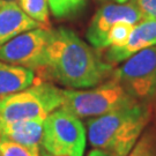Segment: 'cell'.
Here are the masks:
<instances>
[{
    "label": "cell",
    "mask_w": 156,
    "mask_h": 156,
    "mask_svg": "<svg viewBox=\"0 0 156 156\" xmlns=\"http://www.w3.org/2000/svg\"><path fill=\"white\" fill-rule=\"evenodd\" d=\"M44 72L62 86L82 89L103 82L111 74L112 65L102 60L74 31L58 28L52 30Z\"/></svg>",
    "instance_id": "cell-1"
},
{
    "label": "cell",
    "mask_w": 156,
    "mask_h": 156,
    "mask_svg": "<svg viewBox=\"0 0 156 156\" xmlns=\"http://www.w3.org/2000/svg\"><path fill=\"white\" fill-rule=\"evenodd\" d=\"M151 120L149 108L134 102L87 120L88 139L94 148L111 156H126Z\"/></svg>",
    "instance_id": "cell-2"
},
{
    "label": "cell",
    "mask_w": 156,
    "mask_h": 156,
    "mask_svg": "<svg viewBox=\"0 0 156 156\" xmlns=\"http://www.w3.org/2000/svg\"><path fill=\"white\" fill-rule=\"evenodd\" d=\"M62 91L60 108L80 119L98 117L136 102L115 79L90 89H62Z\"/></svg>",
    "instance_id": "cell-3"
},
{
    "label": "cell",
    "mask_w": 156,
    "mask_h": 156,
    "mask_svg": "<svg viewBox=\"0 0 156 156\" xmlns=\"http://www.w3.org/2000/svg\"><path fill=\"white\" fill-rule=\"evenodd\" d=\"M62 103V89L49 82H35L27 89L0 97V117L43 122Z\"/></svg>",
    "instance_id": "cell-4"
},
{
    "label": "cell",
    "mask_w": 156,
    "mask_h": 156,
    "mask_svg": "<svg viewBox=\"0 0 156 156\" xmlns=\"http://www.w3.org/2000/svg\"><path fill=\"white\" fill-rule=\"evenodd\" d=\"M87 133L80 118L59 108L43 120L42 142L53 156H83Z\"/></svg>",
    "instance_id": "cell-5"
},
{
    "label": "cell",
    "mask_w": 156,
    "mask_h": 156,
    "mask_svg": "<svg viewBox=\"0 0 156 156\" xmlns=\"http://www.w3.org/2000/svg\"><path fill=\"white\" fill-rule=\"evenodd\" d=\"M115 79L135 100L156 95V46L136 52L112 73Z\"/></svg>",
    "instance_id": "cell-6"
},
{
    "label": "cell",
    "mask_w": 156,
    "mask_h": 156,
    "mask_svg": "<svg viewBox=\"0 0 156 156\" xmlns=\"http://www.w3.org/2000/svg\"><path fill=\"white\" fill-rule=\"evenodd\" d=\"M52 30L38 27L17 35L0 46V60L41 71L48 64V46Z\"/></svg>",
    "instance_id": "cell-7"
},
{
    "label": "cell",
    "mask_w": 156,
    "mask_h": 156,
    "mask_svg": "<svg viewBox=\"0 0 156 156\" xmlns=\"http://www.w3.org/2000/svg\"><path fill=\"white\" fill-rule=\"evenodd\" d=\"M142 20V14L135 6L129 2L108 4L102 6L91 19L86 37L96 49H104L108 33L118 22L135 24Z\"/></svg>",
    "instance_id": "cell-8"
},
{
    "label": "cell",
    "mask_w": 156,
    "mask_h": 156,
    "mask_svg": "<svg viewBox=\"0 0 156 156\" xmlns=\"http://www.w3.org/2000/svg\"><path fill=\"white\" fill-rule=\"evenodd\" d=\"M156 45V20L142 19L134 24L127 42L122 46H110L105 62L110 65L125 62L136 52Z\"/></svg>",
    "instance_id": "cell-9"
},
{
    "label": "cell",
    "mask_w": 156,
    "mask_h": 156,
    "mask_svg": "<svg viewBox=\"0 0 156 156\" xmlns=\"http://www.w3.org/2000/svg\"><path fill=\"white\" fill-rule=\"evenodd\" d=\"M38 27L43 26L29 17L15 1L5 0L0 7V46L17 35Z\"/></svg>",
    "instance_id": "cell-10"
},
{
    "label": "cell",
    "mask_w": 156,
    "mask_h": 156,
    "mask_svg": "<svg viewBox=\"0 0 156 156\" xmlns=\"http://www.w3.org/2000/svg\"><path fill=\"white\" fill-rule=\"evenodd\" d=\"M43 135L41 120H8L0 117V140L39 148Z\"/></svg>",
    "instance_id": "cell-11"
},
{
    "label": "cell",
    "mask_w": 156,
    "mask_h": 156,
    "mask_svg": "<svg viewBox=\"0 0 156 156\" xmlns=\"http://www.w3.org/2000/svg\"><path fill=\"white\" fill-rule=\"evenodd\" d=\"M35 80L33 69L0 60V97L27 89Z\"/></svg>",
    "instance_id": "cell-12"
},
{
    "label": "cell",
    "mask_w": 156,
    "mask_h": 156,
    "mask_svg": "<svg viewBox=\"0 0 156 156\" xmlns=\"http://www.w3.org/2000/svg\"><path fill=\"white\" fill-rule=\"evenodd\" d=\"M17 4L29 17L42 26L49 27L48 0H17Z\"/></svg>",
    "instance_id": "cell-13"
},
{
    "label": "cell",
    "mask_w": 156,
    "mask_h": 156,
    "mask_svg": "<svg viewBox=\"0 0 156 156\" xmlns=\"http://www.w3.org/2000/svg\"><path fill=\"white\" fill-rule=\"evenodd\" d=\"M49 8L57 19H67L78 14L86 5V0H48Z\"/></svg>",
    "instance_id": "cell-14"
},
{
    "label": "cell",
    "mask_w": 156,
    "mask_h": 156,
    "mask_svg": "<svg viewBox=\"0 0 156 156\" xmlns=\"http://www.w3.org/2000/svg\"><path fill=\"white\" fill-rule=\"evenodd\" d=\"M126 156H156V134L153 131L141 134Z\"/></svg>",
    "instance_id": "cell-15"
},
{
    "label": "cell",
    "mask_w": 156,
    "mask_h": 156,
    "mask_svg": "<svg viewBox=\"0 0 156 156\" xmlns=\"http://www.w3.org/2000/svg\"><path fill=\"white\" fill-rule=\"evenodd\" d=\"M134 24L128 22H118L116 23L110 31L108 33L105 41V48L110 46H122L127 42L129 35L132 33Z\"/></svg>",
    "instance_id": "cell-16"
},
{
    "label": "cell",
    "mask_w": 156,
    "mask_h": 156,
    "mask_svg": "<svg viewBox=\"0 0 156 156\" xmlns=\"http://www.w3.org/2000/svg\"><path fill=\"white\" fill-rule=\"evenodd\" d=\"M1 156H39V148H33L17 142L0 140Z\"/></svg>",
    "instance_id": "cell-17"
},
{
    "label": "cell",
    "mask_w": 156,
    "mask_h": 156,
    "mask_svg": "<svg viewBox=\"0 0 156 156\" xmlns=\"http://www.w3.org/2000/svg\"><path fill=\"white\" fill-rule=\"evenodd\" d=\"M131 2L142 14V19L156 20V0H131Z\"/></svg>",
    "instance_id": "cell-18"
},
{
    "label": "cell",
    "mask_w": 156,
    "mask_h": 156,
    "mask_svg": "<svg viewBox=\"0 0 156 156\" xmlns=\"http://www.w3.org/2000/svg\"><path fill=\"white\" fill-rule=\"evenodd\" d=\"M87 156H111L109 153H106V151H102V149H98V148H94L93 151H90L88 153V155Z\"/></svg>",
    "instance_id": "cell-19"
},
{
    "label": "cell",
    "mask_w": 156,
    "mask_h": 156,
    "mask_svg": "<svg viewBox=\"0 0 156 156\" xmlns=\"http://www.w3.org/2000/svg\"><path fill=\"white\" fill-rule=\"evenodd\" d=\"M106 1H116L118 4H124V2H126L127 0H106Z\"/></svg>",
    "instance_id": "cell-20"
},
{
    "label": "cell",
    "mask_w": 156,
    "mask_h": 156,
    "mask_svg": "<svg viewBox=\"0 0 156 156\" xmlns=\"http://www.w3.org/2000/svg\"><path fill=\"white\" fill-rule=\"evenodd\" d=\"M42 156H53V155H51V154H49L48 151H43V153H42Z\"/></svg>",
    "instance_id": "cell-21"
},
{
    "label": "cell",
    "mask_w": 156,
    "mask_h": 156,
    "mask_svg": "<svg viewBox=\"0 0 156 156\" xmlns=\"http://www.w3.org/2000/svg\"><path fill=\"white\" fill-rule=\"evenodd\" d=\"M4 1H5V0H0V7L2 6V4H4Z\"/></svg>",
    "instance_id": "cell-22"
},
{
    "label": "cell",
    "mask_w": 156,
    "mask_h": 156,
    "mask_svg": "<svg viewBox=\"0 0 156 156\" xmlns=\"http://www.w3.org/2000/svg\"><path fill=\"white\" fill-rule=\"evenodd\" d=\"M11 1H15V0H11Z\"/></svg>",
    "instance_id": "cell-23"
},
{
    "label": "cell",
    "mask_w": 156,
    "mask_h": 156,
    "mask_svg": "<svg viewBox=\"0 0 156 156\" xmlns=\"http://www.w3.org/2000/svg\"><path fill=\"white\" fill-rule=\"evenodd\" d=\"M0 156H1V155H0Z\"/></svg>",
    "instance_id": "cell-24"
}]
</instances>
